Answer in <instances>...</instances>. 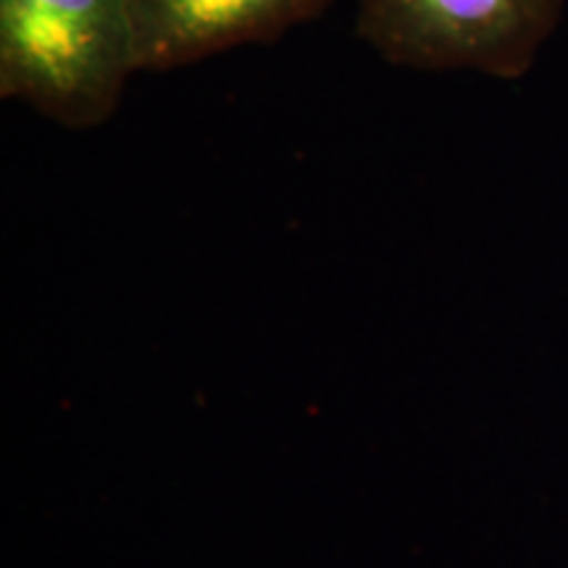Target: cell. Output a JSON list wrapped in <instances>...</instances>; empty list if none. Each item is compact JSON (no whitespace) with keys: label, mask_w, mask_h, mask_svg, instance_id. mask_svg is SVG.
<instances>
[{"label":"cell","mask_w":568,"mask_h":568,"mask_svg":"<svg viewBox=\"0 0 568 568\" xmlns=\"http://www.w3.org/2000/svg\"><path fill=\"white\" fill-rule=\"evenodd\" d=\"M126 0H0V95L92 130L138 74Z\"/></svg>","instance_id":"1"},{"label":"cell","mask_w":568,"mask_h":568,"mask_svg":"<svg viewBox=\"0 0 568 568\" xmlns=\"http://www.w3.org/2000/svg\"><path fill=\"white\" fill-rule=\"evenodd\" d=\"M560 11L564 0H358V34L395 67L518 80Z\"/></svg>","instance_id":"2"},{"label":"cell","mask_w":568,"mask_h":568,"mask_svg":"<svg viewBox=\"0 0 568 568\" xmlns=\"http://www.w3.org/2000/svg\"><path fill=\"white\" fill-rule=\"evenodd\" d=\"M335 0H126L140 71H172L293 30Z\"/></svg>","instance_id":"3"}]
</instances>
